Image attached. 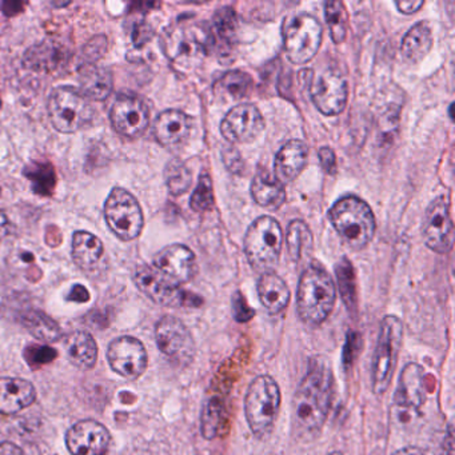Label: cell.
<instances>
[{
	"label": "cell",
	"instance_id": "cell-1",
	"mask_svg": "<svg viewBox=\"0 0 455 455\" xmlns=\"http://www.w3.org/2000/svg\"><path fill=\"white\" fill-rule=\"evenodd\" d=\"M334 395V374L326 356H313L295 391L292 428L300 441H314L321 434Z\"/></svg>",
	"mask_w": 455,
	"mask_h": 455
},
{
	"label": "cell",
	"instance_id": "cell-2",
	"mask_svg": "<svg viewBox=\"0 0 455 455\" xmlns=\"http://www.w3.org/2000/svg\"><path fill=\"white\" fill-rule=\"evenodd\" d=\"M337 287L322 266L313 263L303 271L297 291V310L300 321L308 326L323 323L334 310Z\"/></svg>",
	"mask_w": 455,
	"mask_h": 455
},
{
	"label": "cell",
	"instance_id": "cell-3",
	"mask_svg": "<svg viewBox=\"0 0 455 455\" xmlns=\"http://www.w3.org/2000/svg\"><path fill=\"white\" fill-rule=\"evenodd\" d=\"M281 403V387L271 375H258L252 379L244 396V417L252 435L265 439L273 433Z\"/></svg>",
	"mask_w": 455,
	"mask_h": 455
},
{
	"label": "cell",
	"instance_id": "cell-4",
	"mask_svg": "<svg viewBox=\"0 0 455 455\" xmlns=\"http://www.w3.org/2000/svg\"><path fill=\"white\" fill-rule=\"evenodd\" d=\"M329 220L346 244L354 250L363 249L375 234V218L366 202L356 196L340 198L330 209Z\"/></svg>",
	"mask_w": 455,
	"mask_h": 455
},
{
	"label": "cell",
	"instance_id": "cell-5",
	"mask_svg": "<svg viewBox=\"0 0 455 455\" xmlns=\"http://www.w3.org/2000/svg\"><path fill=\"white\" fill-rule=\"evenodd\" d=\"M402 343L403 323L398 316L386 315L380 322L372 359L371 383L375 395L387 393L398 363Z\"/></svg>",
	"mask_w": 455,
	"mask_h": 455
},
{
	"label": "cell",
	"instance_id": "cell-6",
	"mask_svg": "<svg viewBox=\"0 0 455 455\" xmlns=\"http://www.w3.org/2000/svg\"><path fill=\"white\" fill-rule=\"evenodd\" d=\"M283 246V231L271 217H260L251 223L244 236V252L255 270L268 273L275 267Z\"/></svg>",
	"mask_w": 455,
	"mask_h": 455
},
{
	"label": "cell",
	"instance_id": "cell-7",
	"mask_svg": "<svg viewBox=\"0 0 455 455\" xmlns=\"http://www.w3.org/2000/svg\"><path fill=\"white\" fill-rule=\"evenodd\" d=\"M212 36L201 26H180L164 38V52L180 70H190L204 60L212 49Z\"/></svg>",
	"mask_w": 455,
	"mask_h": 455
},
{
	"label": "cell",
	"instance_id": "cell-8",
	"mask_svg": "<svg viewBox=\"0 0 455 455\" xmlns=\"http://www.w3.org/2000/svg\"><path fill=\"white\" fill-rule=\"evenodd\" d=\"M49 116L58 132L73 134L90 124L94 108L90 100L74 87H58L50 95Z\"/></svg>",
	"mask_w": 455,
	"mask_h": 455
},
{
	"label": "cell",
	"instance_id": "cell-9",
	"mask_svg": "<svg viewBox=\"0 0 455 455\" xmlns=\"http://www.w3.org/2000/svg\"><path fill=\"white\" fill-rule=\"evenodd\" d=\"M321 23L308 14L292 17L284 26V52L290 62L306 65L310 62L322 44Z\"/></svg>",
	"mask_w": 455,
	"mask_h": 455
},
{
	"label": "cell",
	"instance_id": "cell-10",
	"mask_svg": "<svg viewBox=\"0 0 455 455\" xmlns=\"http://www.w3.org/2000/svg\"><path fill=\"white\" fill-rule=\"evenodd\" d=\"M108 228L122 241H132L140 235L145 225L142 209L137 199L124 188H116L105 204Z\"/></svg>",
	"mask_w": 455,
	"mask_h": 455
},
{
	"label": "cell",
	"instance_id": "cell-11",
	"mask_svg": "<svg viewBox=\"0 0 455 455\" xmlns=\"http://www.w3.org/2000/svg\"><path fill=\"white\" fill-rule=\"evenodd\" d=\"M134 282L138 289L156 305L166 306V307L201 306V299L198 297L183 291L177 283L170 281L151 266H140L135 271Z\"/></svg>",
	"mask_w": 455,
	"mask_h": 455
},
{
	"label": "cell",
	"instance_id": "cell-12",
	"mask_svg": "<svg viewBox=\"0 0 455 455\" xmlns=\"http://www.w3.org/2000/svg\"><path fill=\"white\" fill-rule=\"evenodd\" d=\"M156 340L162 354L175 364L188 366L196 358V340L180 318L166 315L159 319L156 326Z\"/></svg>",
	"mask_w": 455,
	"mask_h": 455
},
{
	"label": "cell",
	"instance_id": "cell-13",
	"mask_svg": "<svg viewBox=\"0 0 455 455\" xmlns=\"http://www.w3.org/2000/svg\"><path fill=\"white\" fill-rule=\"evenodd\" d=\"M108 361L116 374L135 380L148 370V350L137 338L124 335L108 345Z\"/></svg>",
	"mask_w": 455,
	"mask_h": 455
},
{
	"label": "cell",
	"instance_id": "cell-14",
	"mask_svg": "<svg viewBox=\"0 0 455 455\" xmlns=\"http://www.w3.org/2000/svg\"><path fill=\"white\" fill-rule=\"evenodd\" d=\"M423 239L428 249L438 254H447L454 244L450 204L446 196H439L431 202L423 218Z\"/></svg>",
	"mask_w": 455,
	"mask_h": 455
},
{
	"label": "cell",
	"instance_id": "cell-15",
	"mask_svg": "<svg viewBox=\"0 0 455 455\" xmlns=\"http://www.w3.org/2000/svg\"><path fill=\"white\" fill-rule=\"evenodd\" d=\"M347 97V79L338 68H327L311 87L314 105L323 116H334L342 113Z\"/></svg>",
	"mask_w": 455,
	"mask_h": 455
},
{
	"label": "cell",
	"instance_id": "cell-16",
	"mask_svg": "<svg viewBox=\"0 0 455 455\" xmlns=\"http://www.w3.org/2000/svg\"><path fill=\"white\" fill-rule=\"evenodd\" d=\"M265 129V119L255 106L243 103L231 108L220 124V132L234 145L257 140Z\"/></svg>",
	"mask_w": 455,
	"mask_h": 455
},
{
	"label": "cell",
	"instance_id": "cell-17",
	"mask_svg": "<svg viewBox=\"0 0 455 455\" xmlns=\"http://www.w3.org/2000/svg\"><path fill=\"white\" fill-rule=\"evenodd\" d=\"M111 124L116 132L126 138L140 137L150 124V111L140 98L134 95L119 97L110 113Z\"/></svg>",
	"mask_w": 455,
	"mask_h": 455
},
{
	"label": "cell",
	"instance_id": "cell-18",
	"mask_svg": "<svg viewBox=\"0 0 455 455\" xmlns=\"http://www.w3.org/2000/svg\"><path fill=\"white\" fill-rule=\"evenodd\" d=\"M110 442V431L94 419L81 420L66 434V446L73 455H103Z\"/></svg>",
	"mask_w": 455,
	"mask_h": 455
},
{
	"label": "cell",
	"instance_id": "cell-19",
	"mask_svg": "<svg viewBox=\"0 0 455 455\" xmlns=\"http://www.w3.org/2000/svg\"><path fill=\"white\" fill-rule=\"evenodd\" d=\"M154 268L180 286L196 276L198 266L196 254L188 246L170 244L156 255Z\"/></svg>",
	"mask_w": 455,
	"mask_h": 455
},
{
	"label": "cell",
	"instance_id": "cell-20",
	"mask_svg": "<svg viewBox=\"0 0 455 455\" xmlns=\"http://www.w3.org/2000/svg\"><path fill=\"white\" fill-rule=\"evenodd\" d=\"M425 401V370L420 364L410 362L402 370L394 393V404L402 411L418 412L422 409Z\"/></svg>",
	"mask_w": 455,
	"mask_h": 455
},
{
	"label": "cell",
	"instance_id": "cell-21",
	"mask_svg": "<svg viewBox=\"0 0 455 455\" xmlns=\"http://www.w3.org/2000/svg\"><path fill=\"white\" fill-rule=\"evenodd\" d=\"M193 121L182 111L166 110L159 114L154 124V135L164 148L182 146L190 137Z\"/></svg>",
	"mask_w": 455,
	"mask_h": 455
},
{
	"label": "cell",
	"instance_id": "cell-22",
	"mask_svg": "<svg viewBox=\"0 0 455 455\" xmlns=\"http://www.w3.org/2000/svg\"><path fill=\"white\" fill-rule=\"evenodd\" d=\"M36 390L30 380L22 378H0V414L12 415L36 402Z\"/></svg>",
	"mask_w": 455,
	"mask_h": 455
},
{
	"label": "cell",
	"instance_id": "cell-23",
	"mask_svg": "<svg viewBox=\"0 0 455 455\" xmlns=\"http://www.w3.org/2000/svg\"><path fill=\"white\" fill-rule=\"evenodd\" d=\"M307 146L302 140H292L287 142L276 154L274 162L275 180L286 185L299 177L307 162Z\"/></svg>",
	"mask_w": 455,
	"mask_h": 455
},
{
	"label": "cell",
	"instance_id": "cell-24",
	"mask_svg": "<svg viewBox=\"0 0 455 455\" xmlns=\"http://www.w3.org/2000/svg\"><path fill=\"white\" fill-rule=\"evenodd\" d=\"M257 290L260 303L271 315L283 313L291 299V292L286 282L273 271L262 274Z\"/></svg>",
	"mask_w": 455,
	"mask_h": 455
},
{
	"label": "cell",
	"instance_id": "cell-25",
	"mask_svg": "<svg viewBox=\"0 0 455 455\" xmlns=\"http://www.w3.org/2000/svg\"><path fill=\"white\" fill-rule=\"evenodd\" d=\"M68 361L81 370H90L98 359V346L94 337L86 331H74L63 339Z\"/></svg>",
	"mask_w": 455,
	"mask_h": 455
},
{
	"label": "cell",
	"instance_id": "cell-26",
	"mask_svg": "<svg viewBox=\"0 0 455 455\" xmlns=\"http://www.w3.org/2000/svg\"><path fill=\"white\" fill-rule=\"evenodd\" d=\"M433 31L427 22H419L410 28L401 44V54L409 63H419L433 47Z\"/></svg>",
	"mask_w": 455,
	"mask_h": 455
},
{
	"label": "cell",
	"instance_id": "cell-27",
	"mask_svg": "<svg viewBox=\"0 0 455 455\" xmlns=\"http://www.w3.org/2000/svg\"><path fill=\"white\" fill-rule=\"evenodd\" d=\"M113 86V76L108 68L87 65L81 71V92L87 100H108Z\"/></svg>",
	"mask_w": 455,
	"mask_h": 455
},
{
	"label": "cell",
	"instance_id": "cell-28",
	"mask_svg": "<svg viewBox=\"0 0 455 455\" xmlns=\"http://www.w3.org/2000/svg\"><path fill=\"white\" fill-rule=\"evenodd\" d=\"M65 60V52L50 42L36 44L31 47L23 58V65L28 70L38 71V73H52Z\"/></svg>",
	"mask_w": 455,
	"mask_h": 455
},
{
	"label": "cell",
	"instance_id": "cell-29",
	"mask_svg": "<svg viewBox=\"0 0 455 455\" xmlns=\"http://www.w3.org/2000/svg\"><path fill=\"white\" fill-rule=\"evenodd\" d=\"M103 243L94 234L87 231H76L73 236V258L74 262L84 268V270H92L102 258Z\"/></svg>",
	"mask_w": 455,
	"mask_h": 455
},
{
	"label": "cell",
	"instance_id": "cell-30",
	"mask_svg": "<svg viewBox=\"0 0 455 455\" xmlns=\"http://www.w3.org/2000/svg\"><path fill=\"white\" fill-rule=\"evenodd\" d=\"M251 196L259 206L270 210L278 209L286 199L283 185L265 172L255 175L251 183Z\"/></svg>",
	"mask_w": 455,
	"mask_h": 455
},
{
	"label": "cell",
	"instance_id": "cell-31",
	"mask_svg": "<svg viewBox=\"0 0 455 455\" xmlns=\"http://www.w3.org/2000/svg\"><path fill=\"white\" fill-rule=\"evenodd\" d=\"M287 250L295 262L310 257L314 250V238L310 228L303 220L290 223L286 235Z\"/></svg>",
	"mask_w": 455,
	"mask_h": 455
},
{
	"label": "cell",
	"instance_id": "cell-32",
	"mask_svg": "<svg viewBox=\"0 0 455 455\" xmlns=\"http://www.w3.org/2000/svg\"><path fill=\"white\" fill-rule=\"evenodd\" d=\"M26 329L42 342H55L62 337V330L54 319L41 311H30L23 316Z\"/></svg>",
	"mask_w": 455,
	"mask_h": 455
},
{
	"label": "cell",
	"instance_id": "cell-33",
	"mask_svg": "<svg viewBox=\"0 0 455 455\" xmlns=\"http://www.w3.org/2000/svg\"><path fill=\"white\" fill-rule=\"evenodd\" d=\"M324 17L332 41L335 44H342L348 28V15L345 4L342 2H327L324 4Z\"/></svg>",
	"mask_w": 455,
	"mask_h": 455
},
{
	"label": "cell",
	"instance_id": "cell-34",
	"mask_svg": "<svg viewBox=\"0 0 455 455\" xmlns=\"http://www.w3.org/2000/svg\"><path fill=\"white\" fill-rule=\"evenodd\" d=\"M252 79L249 74L243 71H230L225 74L217 84V89L220 95L233 98V100H241L246 97L251 90Z\"/></svg>",
	"mask_w": 455,
	"mask_h": 455
},
{
	"label": "cell",
	"instance_id": "cell-35",
	"mask_svg": "<svg viewBox=\"0 0 455 455\" xmlns=\"http://www.w3.org/2000/svg\"><path fill=\"white\" fill-rule=\"evenodd\" d=\"M164 180H166L167 188L172 196H183L186 191L190 188L193 182V175H191L188 167L180 159H174L166 166L164 172Z\"/></svg>",
	"mask_w": 455,
	"mask_h": 455
},
{
	"label": "cell",
	"instance_id": "cell-36",
	"mask_svg": "<svg viewBox=\"0 0 455 455\" xmlns=\"http://www.w3.org/2000/svg\"><path fill=\"white\" fill-rule=\"evenodd\" d=\"M222 402L218 398H212L204 404L202 411L201 430L202 435L207 441H212L218 435L220 420H222Z\"/></svg>",
	"mask_w": 455,
	"mask_h": 455
},
{
	"label": "cell",
	"instance_id": "cell-37",
	"mask_svg": "<svg viewBox=\"0 0 455 455\" xmlns=\"http://www.w3.org/2000/svg\"><path fill=\"white\" fill-rule=\"evenodd\" d=\"M338 282H339V291L346 305L355 306V279L351 263L343 259L337 266Z\"/></svg>",
	"mask_w": 455,
	"mask_h": 455
},
{
	"label": "cell",
	"instance_id": "cell-38",
	"mask_svg": "<svg viewBox=\"0 0 455 455\" xmlns=\"http://www.w3.org/2000/svg\"><path fill=\"white\" fill-rule=\"evenodd\" d=\"M28 177L33 180L34 190L42 196H50L55 188L54 170L49 164H36L33 170H28Z\"/></svg>",
	"mask_w": 455,
	"mask_h": 455
},
{
	"label": "cell",
	"instance_id": "cell-39",
	"mask_svg": "<svg viewBox=\"0 0 455 455\" xmlns=\"http://www.w3.org/2000/svg\"><path fill=\"white\" fill-rule=\"evenodd\" d=\"M212 204H214V193H212V178L209 175H202L191 196V209L196 212H204L212 209Z\"/></svg>",
	"mask_w": 455,
	"mask_h": 455
},
{
	"label": "cell",
	"instance_id": "cell-40",
	"mask_svg": "<svg viewBox=\"0 0 455 455\" xmlns=\"http://www.w3.org/2000/svg\"><path fill=\"white\" fill-rule=\"evenodd\" d=\"M23 355H25L26 361L30 364V367L36 370L54 361L57 358L58 353L55 348L50 347V346L30 345L26 348Z\"/></svg>",
	"mask_w": 455,
	"mask_h": 455
},
{
	"label": "cell",
	"instance_id": "cell-41",
	"mask_svg": "<svg viewBox=\"0 0 455 455\" xmlns=\"http://www.w3.org/2000/svg\"><path fill=\"white\" fill-rule=\"evenodd\" d=\"M235 14L233 9L218 10L215 15L214 25L217 36L220 41H231V36L235 33Z\"/></svg>",
	"mask_w": 455,
	"mask_h": 455
},
{
	"label": "cell",
	"instance_id": "cell-42",
	"mask_svg": "<svg viewBox=\"0 0 455 455\" xmlns=\"http://www.w3.org/2000/svg\"><path fill=\"white\" fill-rule=\"evenodd\" d=\"M319 161H321L322 169L326 174H335L337 172V158H335L334 151L330 148H322L319 150Z\"/></svg>",
	"mask_w": 455,
	"mask_h": 455
},
{
	"label": "cell",
	"instance_id": "cell-43",
	"mask_svg": "<svg viewBox=\"0 0 455 455\" xmlns=\"http://www.w3.org/2000/svg\"><path fill=\"white\" fill-rule=\"evenodd\" d=\"M234 310H235V316L239 322H247L251 316H254V310L247 306L243 295L236 294L234 298Z\"/></svg>",
	"mask_w": 455,
	"mask_h": 455
},
{
	"label": "cell",
	"instance_id": "cell-44",
	"mask_svg": "<svg viewBox=\"0 0 455 455\" xmlns=\"http://www.w3.org/2000/svg\"><path fill=\"white\" fill-rule=\"evenodd\" d=\"M223 158H225L226 166L233 172H238V170H241L242 166H243L241 156H239L235 148H228V150L223 154Z\"/></svg>",
	"mask_w": 455,
	"mask_h": 455
},
{
	"label": "cell",
	"instance_id": "cell-45",
	"mask_svg": "<svg viewBox=\"0 0 455 455\" xmlns=\"http://www.w3.org/2000/svg\"><path fill=\"white\" fill-rule=\"evenodd\" d=\"M68 299L71 300V302L84 303L90 299V292L87 291L86 287L82 286V284H76V286L71 289Z\"/></svg>",
	"mask_w": 455,
	"mask_h": 455
},
{
	"label": "cell",
	"instance_id": "cell-46",
	"mask_svg": "<svg viewBox=\"0 0 455 455\" xmlns=\"http://www.w3.org/2000/svg\"><path fill=\"white\" fill-rule=\"evenodd\" d=\"M0 455H30L28 451L18 446L17 443L12 442H2L0 443Z\"/></svg>",
	"mask_w": 455,
	"mask_h": 455
},
{
	"label": "cell",
	"instance_id": "cell-47",
	"mask_svg": "<svg viewBox=\"0 0 455 455\" xmlns=\"http://www.w3.org/2000/svg\"><path fill=\"white\" fill-rule=\"evenodd\" d=\"M15 233V226L10 222L7 215L0 212V239L7 238Z\"/></svg>",
	"mask_w": 455,
	"mask_h": 455
},
{
	"label": "cell",
	"instance_id": "cell-48",
	"mask_svg": "<svg viewBox=\"0 0 455 455\" xmlns=\"http://www.w3.org/2000/svg\"><path fill=\"white\" fill-rule=\"evenodd\" d=\"M395 4L402 14L410 15L417 12L423 6V2L422 0H418V2L412 0V2H396Z\"/></svg>",
	"mask_w": 455,
	"mask_h": 455
},
{
	"label": "cell",
	"instance_id": "cell-49",
	"mask_svg": "<svg viewBox=\"0 0 455 455\" xmlns=\"http://www.w3.org/2000/svg\"><path fill=\"white\" fill-rule=\"evenodd\" d=\"M393 455H426L422 449L417 446H406L402 449L396 450Z\"/></svg>",
	"mask_w": 455,
	"mask_h": 455
},
{
	"label": "cell",
	"instance_id": "cell-50",
	"mask_svg": "<svg viewBox=\"0 0 455 455\" xmlns=\"http://www.w3.org/2000/svg\"><path fill=\"white\" fill-rule=\"evenodd\" d=\"M330 455H345L343 454V452H340V451H334V452H331V454Z\"/></svg>",
	"mask_w": 455,
	"mask_h": 455
},
{
	"label": "cell",
	"instance_id": "cell-51",
	"mask_svg": "<svg viewBox=\"0 0 455 455\" xmlns=\"http://www.w3.org/2000/svg\"><path fill=\"white\" fill-rule=\"evenodd\" d=\"M28 454H30V455H41V452L36 451V454H34V451H33V452H28Z\"/></svg>",
	"mask_w": 455,
	"mask_h": 455
},
{
	"label": "cell",
	"instance_id": "cell-52",
	"mask_svg": "<svg viewBox=\"0 0 455 455\" xmlns=\"http://www.w3.org/2000/svg\"><path fill=\"white\" fill-rule=\"evenodd\" d=\"M0 110H2V100H0Z\"/></svg>",
	"mask_w": 455,
	"mask_h": 455
},
{
	"label": "cell",
	"instance_id": "cell-53",
	"mask_svg": "<svg viewBox=\"0 0 455 455\" xmlns=\"http://www.w3.org/2000/svg\"><path fill=\"white\" fill-rule=\"evenodd\" d=\"M0 196H2V188H0Z\"/></svg>",
	"mask_w": 455,
	"mask_h": 455
}]
</instances>
